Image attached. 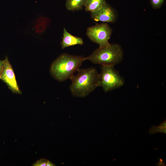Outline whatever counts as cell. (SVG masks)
<instances>
[{
    "instance_id": "9a60e30c",
    "label": "cell",
    "mask_w": 166,
    "mask_h": 166,
    "mask_svg": "<svg viewBox=\"0 0 166 166\" xmlns=\"http://www.w3.org/2000/svg\"><path fill=\"white\" fill-rule=\"evenodd\" d=\"M56 166V165L54 164L51 162L49 160H48L47 163H46V166Z\"/></svg>"
},
{
    "instance_id": "5bb4252c",
    "label": "cell",
    "mask_w": 166,
    "mask_h": 166,
    "mask_svg": "<svg viewBox=\"0 0 166 166\" xmlns=\"http://www.w3.org/2000/svg\"><path fill=\"white\" fill-rule=\"evenodd\" d=\"M48 160L44 158H41L33 164L34 166H46Z\"/></svg>"
},
{
    "instance_id": "2e32d148",
    "label": "cell",
    "mask_w": 166,
    "mask_h": 166,
    "mask_svg": "<svg viewBox=\"0 0 166 166\" xmlns=\"http://www.w3.org/2000/svg\"><path fill=\"white\" fill-rule=\"evenodd\" d=\"M4 60H0V74L2 70V66L4 64Z\"/></svg>"
},
{
    "instance_id": "4fadbf2b",
    "label": "cell",
    "mask_w": 166,
    "mask_h": 166,
    "mask_svg": "<svg viewBox=\"0 0 166 166\" xmlns=\"http://www.w3.org/2000/svg\"><path fill=\"white\" fill-rule=\"evenodd\" d=\"M164 0H150L152 6L154 9H160L162 6Z\"/></svg>"
},
{
    "instance_id": "5b68a950",
    "label": "cell",
    "mask_w": 166,
    "mask_h": 166,
    "mask_svg": "<svg viewBox=\"0 0 166 166\" xmlns=\"http://www.w3.org/2000/svg\"><path fill=\"white\" fill-rule=\"evenodd\" d=\"M113 30L106 23H96L94 26L88 27L86 34L92 42L99 45L100 48L109 45V42L113 33Z\"/></svg>"
},
{
    "instance_id": "3957f363",
    "label": "cell",
    "mask_w": 166,
    "mask_h": 166,
    "mask_svg": "<svg viewBox=\"0 0 166 166\" xmlns=\"http://www.w3.org/2000/svg\"><path fill=\"white\" fill-rule=\"evenodd\" d=\"M124 54L123 49L120 44H110L107 46L96 49L90 55L85 57V60L102 66H114L121 62Z\"/></svg>"
},
{
    "instance_id": "9c48e42d",
    "label": "cell",
    "mask_w": 166,
    "mask_h": 166,
    "mask_svg": "<svg viewBox=\"0 0 166 166\" xmlns=\"http://www.w3.org/2000/svg\"><path fill=\"white\" fill-rule=\"evenodd\" d=\"M106 3L105 0H86L85 10L86 11L93 12L100 9Z\"/></svg>"
},
{
    "instance_id": "ba28073f",
    "label": "cell",
    "mask_w": 166,
    "mask_h": 166,
    "mask_svg": "<svg viewBox=\"0 0 166 166\" xmlns=\"http://www.w3.org/2000/svg\"><path fill=\"white\" fill-rule=\"evenodd\" d=\"M62 40L61 42V49L77 45H82L83 39L80 37L73 35L68 32L65 28L63 30Z\"/></svg>"
},
{
    "instance_id": "30bf717a",
    "label": "cell",
    "mask_w": 166,
    "mask_h": 166,
    "mask_svg": "<svg viewBox=\"0 0 166 166\" xmlns=\"http://www.w3.org/2000/svg\"><path fill=\"white\" fill-rule=\"evenodd\" d=\"M50 21L48 18L41 17L36 21L34 25V30L36 33L40 34L43 32L48 27Z\"/></svg>"
},
{
    "instance_id": "277c9868",
    "label": "cell",
    "mask_w": 166,
    "mask_h": 166,
    "mask_svg": "<svg viewBox=\"0 0 166 166\" xmlns=\"http://www.w3.org/2000/svg\"><path fill=\"white\" fill-rule=\"evenodd\" d=\"M113 65L102 66L99 73L100 86L105 92L119 88L124 83V78Z\"/></svg>"
},
{
    "instance_id": "7c38bea8",
    "label": "cell",
    "mask_w": 166,
    "mask_h": 166,
    "mask_svg": "<svg viewBox=\"0 0 166 166\" xmlns=\"http://www.w3.org/2000/svg\"><path fill=\"white\" fill-rule=\"evenodd\" d=\"M157 132L166 133V120L161 123L158 126H152L149 129V133L154 134Z\"/></svg>"
},
{
    "instance_id": "8fae6325",
    "label": "cell",
    "mask_w": 166,
    "mask_h": 166,
    "mask_svg": "<svg viewBox=\"0 0 166 166\" xmlns=\"http://www.w3.org/2000/svg\"><path fill=\"white\" fill-rule=\"evenodd\" d=\"M86 0H66L65 6L70 11L81 10L84 6Z\"/></svg>"
},
{
    "instance_id": "8992f818",
    "label": "cell",
    "mask_w": 166,
    "mask_h": 166,
    "mask_svg": "<svg viewBox=\"0 0 166 166\" xmlns=\"http://www.w3.org/2000/svg\"><path fill=\"white\" fill-rule=\"evenodd\" d=\"M0 79L6 84L13 93L22 94V91L16 79L14 70L7 57L4 60L0 74Z\"/></svg>"
},
{
    "instance_id": "52a82bcc",
    "label": "cell",
    "mask_w": 166,
    "mask_h": 166,
    "mask_svg": "<svg viewBox=\"0 0 166 166\" xmlns=\"http://www.w3.org/2000/svg\"><path fill=\"white\" fill-rule=\"evenodd\" d=\"M91 18L96 21L114 23L118 18L117 11L108 4H106L100 9L91 12Z\"/></svg>"
},
{
    "instance_id": "7a4b0ae2",
    "label": "cell",
    "mask_w": 166,
    "mask_h": 166,
    "mask_svg": "<svg viewBox=\"0 0 166 166\" xmlns=\"http://www.w3.org/2000/svg\"><path fill=\"white\" fill-rule=\"evenodd\" d=\"M85 60V57L63 53L51 63L50 73L54 78L60 82L70 79Z\"/></svg>"
},
{
    "instance_id": "6da1fadb",
    "label": "cell",
    "mask_w": 166,
    "mask_h": 166,
    "mask_svg": "<svg viewBox=\"0 0 166 166\" xmlns=\"http://www.w3.org/2000/svg\"><path fill=\"white\" fill-rule=\"evenodd\" d=\"M76 75L70 78L69 89L73 96L83 97L100 86L99 73L94 68L80 69Z\"/></svg>"
}]
</instances>
